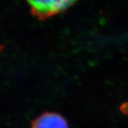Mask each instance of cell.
<instances>
[{
  "label": "cell",
  "instance_id": "obj_3",
  "mask_svg": "<svg viewBox=\"0 0 128 128\" xmlns=\"http://www.w3.org/2000/svg\"><path fill=\"white\" fill-rule=\"evenodd\" d=\"M121 110L125 114H128V103H124L121 106Z\"/></svg>",
  "mask_w": 128,
  "mask_h": 128
},
{
  "label": "cell",
  "instance_id": "obj_1",
  "mask_svg": "<svg viewBox=\"0 0 128 128\" xmlns=\"http://www.w3.org/2000/svg\"><path fill=\"white\" fill-rule=\"evenodd\" d=\"M79 0H26L31 13L38 20L45 21L62 14Z\"/></svg>",
  "mask_w": 128,
  "mask_h": 128
},
{
  "label": "cell",
  "instance_id": "obj_2",
  "mask_svg": "<svg viewBox=\"0 0 128 128\" xmlns=\"http://www.w3.org/2000/svg\"><path fill=\"white\" fill-rule=\"evenodd\" d=\"M32 128H69L67 120L56 112L43 113L32 123Z\"/></svg>",
  "mask_w": 128,
  "mask_h": 128
}]
</instances>
